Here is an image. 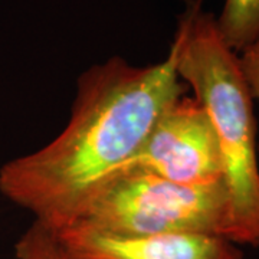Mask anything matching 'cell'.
Segmentation results:
<instances>
[{"mask_svg": "<svg viewBox=\"0 0 259 259\" xmlns=\"http://www.w3.org/2000/svg\"><path fill=\"white\" fill-rule=\"evenodd\" d=\"M133 171L150 173L183 186L223 180L218 136L203 105L194 97L182 95L163 111L120 175Z\"/></svg>", "mask_w": 259, "mask_h": 259, "instance_id": "4", "label": "cell"}, {"mask_svg": "<svg viewBox=\"0 0 259 259\" xmlns=\"http://www.w3.org/2000/svg\"><path fill=\"white\" fill-rule=\"evenodd\" d=\"M185 90L173 47L157 64L136 66L112 56L88 68L65 128L47 146L0 167V193L52 231L69 226Z\"/></svg>", "mask_w": 259, "mask_h": 259, "instance_id": "1", "label": "cell"}, {"mask_svg": "<svg viewBox=\"0 0 259 259\" xmlns=\"http://www.w3.org/2000/svg\"><path fill=\"white\" fill-rule=\"evenodd\" d=\"M74 259H245L238 243L207 233L117 236L65 228L55 231Z\"/></svg>", "mask_w": 259, "mask_h": 259, "instance_id": "5", "label": "cell"}, {"mask_svg": "<svg viewBox=\"0 0 259 259\" xmlns=\"http://www.w3.org/2000/svg\"><path fill=\"white\" fill-rule=\"evenodd\" d=\"M256 246H259V242H258V245H256Z\"/></svg>", "mask_w": 259, "mask_h": 259, "instance_id": "9", "label": "cell"}, {"mask_svg": "<svg viewBox=\"0 0 259 259\" xmlns=\"http://www.w3.org/2000/svg\"><path fill=\"white\" fill-rule=\"evenodd\" d=\"M180 79L212 121L223 158V182L231 197L228 239L259 242V161L253 97L239 55L222 40L216 18L192 2L171 44Z\"/></svg>", "mask_w": 259, "mask_h": 259, "instance_id": "2", "label": "cell"}, {"mask_svg": "<svg viewBox=\"0 0 259 259\" xmlns=\"http://www.w3.org/2000/svg\"><path fill=\"white\" fill-rule=\"evenodd\" d=\"M16 259H74L58 239L55 231L33 221L15 243Z\"/></svg>", "mask_w": 259, "mask_h": 259, "instance_id": "7", "label": "cell"}, {"mask_svg": "<svg viewBox=\"0 0 259 259\" xmlns=\"http://www.w3.org/2000/svg\"><path fill=\"white\" fill-rule=\"evenodd\" d=\"M239 62L253 100L259 101V39L242 51Z\"/></svg>", "mask_w": 259, "mask_h": 259, "instance_id": "8", "label": "cell"}, {"mask_svg": "<svg viewBox=\"0 0 259 259\" xmlns=\"http://www.w3.org/2000/svg\"><path fill=\"white\" fill-rule=\"evenodd\" d=\"M229 225L231 197L223 180L183 186L133 171L104 186L66 228L117 236L207 233L228 238Z\"/></svg>", "mask_w": 259, "mask_h": 259, "instance_id": "3", "label": "cell"}, {"mask_svg": "<svg viewBox=\"0 0 259 259\" xmlns=\"http://www.w3.org/2000/svg\"><path fill=\"white\" fill-rule=\"evenodd\" d=\"M214 18L222 40L238 55L259 39V0H225Z\"/></svg>", "mask_w": 259, "mask_h": 259, "instance_id": "6", "label": "cell"}]
</instances>
